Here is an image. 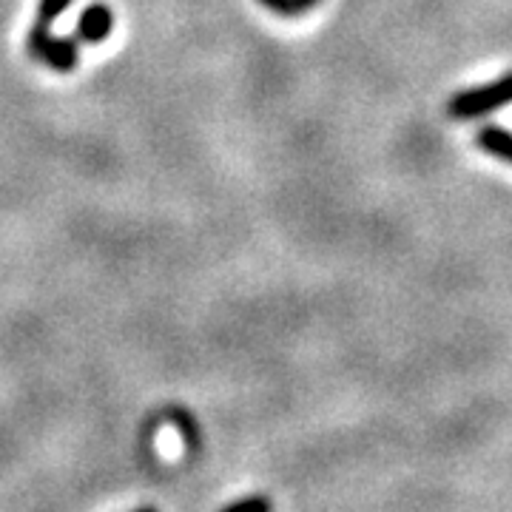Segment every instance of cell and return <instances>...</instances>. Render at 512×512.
Returning a JSON list of instances; mask_svg holds the SVG:
<instances>
[{
  "instance_id": "cell-1",
  "label": "cell",
  "mask_w": 512,
  "mask_h": 512,
  "mask_svg": "<svg viewBox=\"0 0 512 512\" xmlns=\"http://www.w3.org/2000/svg\"><path fill=\"white\" fill-rule=\"evenodd\" d=\"M512 103V72L498 77L493 83H484L476 89H464L450 97L447 103V114L453 120H478L487 117L490 111L504 109Z\"/></svg>"
},
{
  "instance_id": "cell-3",
  "label": "cell",
  "mask_w": 512,
  "mask_h": 512,
  "mask_svg": "<svg viewBox=\"0 0 512 512\" xmlns=\"http://www.w3.org/2000/svg\"><path fill=\"white\" fill-rule=\"evenodd\" d=\"M111 29H114V12L106 3H92L77 18L74 40L86 43V46H97V43H103L111 35Z\"/></svg>"
},
{
  "instance_id": "cell-7",
  "label": "cell",
  "mask_w": 512,
  "mask_h": 512,
  "mask_svg": "<svg viewBox=\"0 0 512 512\" xmlns=\"http://www.w3.org/2000/svg\"><path fill=\"white\" fill-rule=\"evenodd\" d=\"M74 0H37V23H46V26H52L69 6H72Z\"/></svg>"
},
{
  "instance_id": "cell-8",
  "label": "cell",
  "mask_w": 512,
  "mask_h": 512,
  "mask_svg": "<svg viewBox=\"0 0 512 512\" xmlns=\"http://www.w3.org/2000/svg\"><path fill=\"white\" fill-rule=\"evenodd\" d=\"M268 12H274L279 18H299V9L293 0H259Z\"/></svg>"
},
{
  "instance_id": "cell-9",
  "label": "cell",
  "mask_w": 512,
  "mask_h": 512,
  "mask_svg": "<svg viewBox=\"0 0 512 512\" xmlns=\"http://www.w3.org/2000/svg\"><path fill=\"white\" fill-rule=\"evenodd\" d=\"M293 3H296L299 15H305L308 9H313V6H319V0H293Z\"/></svg>"
},
{
  "instance_id": "cell-6",
  "label": "cell",
  "mask_w": 512,
  "mask_h": 512,
  "mask_svg": "<svg viewBox=\"0 0 512 512\" xmlns=\"http://www.w3.org/2000/svg\"><path fill=\"white\" fill-rule=\"evenodd\" d=\"M220 512H274V504L265 495H245V498H239L234 504L222 507Z\"/></svg>"
},
{
  "instance_id": "cell-4",
  "label": "cell",
  "mask_w": 512,
  "mask_h": 512,
  "mask_svg": "<svg viewBox=\"0 0 512 512\" xmlns=\"http://www.w3.org/2000/svg\"><path fill=\"white\" fill-rule=\"evenodd\" d=\"M478 148H484L487 154H493L504 163H512V131L501 126H484L476 134Z\"/></svg>"
},
{
  "instance_id": "cell-5",
  "label": "cell",
  "mask_w": 512,
  "mask_h": 512,
  "mask_svg": "<svg viewBox=\"0 0 512 512\" xmlns=\"http://www.w3.org/2000/svg\"><path fill=\"white\" fill-rule=\"evenodd\" d=\"M168 419L174 421V427L180 430V439H183V444L188 450H197V447H200V424H197V419H194L188 410L174 407Z\"/></svg>"
},
{
  "instance_id": "cell-10",
  "label": "cell",
  "mask_w": 512,
  "mask_h": 512,
  "mask_svg": "<svg viewBox=\"0 0 512 512\" xmlns=\"http://www.w3.org/2000/svg\"><path fill=\"white\" fill-rule=\"evenodd\" d=\"M134 512H157L154 507H140V510H134Z\"/></svg>"
},
{
  "instance_id": "cell-2",
  "label": "cell",
  "mask_w": 512,
  "mask_h": 512,
  "mask_svg": "<svg viewBox=\"0 0 512 512\" xmlns=\"http://www.w3.org/2000/svg\"><path fill=\"white\" fill-rule=\"evenodd\" d=\"M26 52L35 57L37 63H46L49 69L60 74H69L80 63V46L74 37H55L46 23H37L26 35Z\"/></svg>"
}]
</instances>
